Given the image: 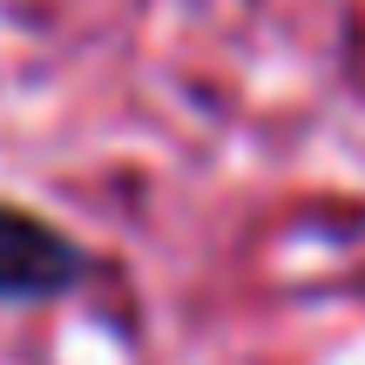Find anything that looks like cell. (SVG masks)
Here are the masks:
<instances>
[{"instance_id": "6da1fadb", "label": "cell", "mask_w": 365, "mask_h": 365, "mask_svg": "<svg viewBox=\"0 0 365 365\" xmlns=\"http://www.w3.org/2000/svg\"><path fill=\"white\" fill-rule=\"evenodd\" d=\"M81 277V257L61 230L0 203V298H54Z\"/></svg>"}]
</instances>
